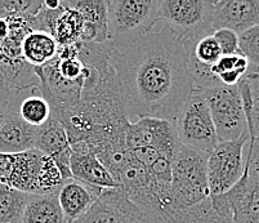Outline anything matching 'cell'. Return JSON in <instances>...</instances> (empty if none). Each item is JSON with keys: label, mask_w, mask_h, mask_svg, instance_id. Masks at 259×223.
Listing matches in <instances>:
<instances>
[{"label": "cell", "mask_w": 259, "mask_h": 223, "mask_svg": "<svg viewBox=\"0 0 259 223\" xmlns=\"http://www.w3.org/2000/svg\"><path fill=\"white\" fill-rule=\"evenodd\" d=\"M249 133L230 142H220L208 156L206 173L210 196L230 191L241 180L246 164Z\"/></svg>", "instance_id": "8"}, {"label": "cell", "mask_w": 259, "mask_h": 223, "mask_svg": "<svg viewBox=\"0 0 259 223\" xmlns=\"http://www.w3.org/2000/svg\"><path fill=\"white\" fill-rule=\"evenodd\" d=\"M239 91L244 105L249 142L259 141V71L255 67H249L248 74L239 83Z\"/></svg>", "instance_id": "19"}, {"label": "cell", "mask_w": 259, "mask_h": 223, "mask_svg": "<svg viewBox=\"0 0 259 223\" xmlns=\"http://www.w3.org/2000/svg\"><path fill=\"white\" fill-rule=\"evenodd\" d=\"M35 149L51 157L57 165L63 181L71 180V145L65 128L57 119L51 116L47 123L36 128Z\"/></svg>", "instance_id": "12"}, {"label": "cell", "mask_w": 259, "mask_h": 223, "mask_svg": "<svg viewBox=\"0 0 259 223\" xmlns=\"http://www.w3.org/2000/svg\"><path fill=\"white\" fill-rule=\"evenodd\" d=\"M210 200L217 212L232 223H259V173L250 170L246 160L241 180Z\"/></svg>", "instance_id": "9"}, {"label": "cell", "mask_w": 259, "mask_h": 223, "mask_svg": "<svg viewBox=\"0 0 259 223\" xmlns=\"http://www.w3.org/2000/svg\"><path fill=\"white\" fill-rule=\"evenodd\" d=\"M15 89L9 85L6 75L0 70V105H8L12 100Z\"/></svg>", "instance_id": "30"}, {"label": "cell", "mask_w": 259, "mask_h": 223, "mask_svg": "<svg viewBox=\"0 0 259 223\" xmlns=\"http://www.w3.org/2000/svg\"><path fill=\"white\" fill-rule=\"evenodd\" d=\"M213 4V31L230 29L240 35L259 25V0H218Z\"/></svg>", "instance_id": "14"}, {"label": "cell", "mask_w": 259, "mask_h": 223, "mask_svg": "<svg viewBox=\"0 0 259 223\" xmlns=\"http://www.w3.org/2000/svg\"><path fill=\"white\" fill-rule=\"evenodd\" d=\"M169 223H232V220L217 212L208 198L190 208L174 210L169 215Z\"/></svg>", "instance_id": "24"}, {"label": "cell", "mask_w": 259, "mask_h": 223, "mask_svg": "<svg viewBox=\"0 0 259 223\" xmlns=\"http://www.w3.org/2000/svg\"><path fill=\"white\" fill-rule=\"evenodd\" d=\"M61 6L63 7V11L56 20L52 36L56 39L60 48H63L79 43L83 32L84 20L76 9L65 6L63 2H61Z\"/></svg>", "instance_id": "21"}, {"label": "cell", "mask_w": 259, "mask_h": 223, "mask_svg": "<svg viewBox=\"0 0 259 223\" xmlns=\"http://www.w3.org/2000/svg\"><path fill=\"white\" fill-rule=\"evenodd\" d=\"M63 183L57 165L36 149L16 154V163L8 186L26 194L56 191Z\"/></svg>", "instance_id": "7"}, {"label": "cell", "mask_w": 259, "mask_h": 223, "mask_svg": "<svg viewBox=\"0 0 259 223\" xmlns=\"http://www.w3.org/2000/svg\"><path fill=\"white\" fill-rule=\"evenodd\" d=\"M214 4L209 0H159V22L182 39L213 34Z\"/></svg>", "instance_id": "5"}, {"label": "cell", "mask_w": 259, "mask_h": 223, "mask_svg": "<svg viewBox=\"0 0 259 223\" xmlns=\"http://www.w3.org/2000/svg\"><path fill=\"white\" fill-rule=\"evenodd\" d=\"M63 4L76 9L84 22L96 26L100 31L108 35L107 0H65Z\"/></svg>", "instance_id": "25"}, {"label": "cell", "mask_w": 259, "mask_h": 223, "mask_svg": "<svg viewBox=\"0 0 259 223\" xmlns=\"http://www.w3.org/2000/svg\"><path fill=\"white\" fill-rule=\"evenodd\" d=\"M30 194L0 183V223H21Z\"/></svg>", "instance_id": "23"}, {"label": "cell", "mask_w": 259, "mask_h": 223, "mask_svg": "<svg viewBox=\"0 0 259 223\" xmlns=\"http://www.w3.org/2000/svg\"><path fill=\"white\" fill-rule=\"evenodd\" d=\"M60 52V46L48 32L35 31L26 35L21 44L22 58L32 67L46 66Z\"/></svg>", "instance_id": "20"}, {"label": "cell", "mask_w": 259, "mask_h": 223, "mask_svg": "<svg viewBox=\"0 0 259 223\" xmlns=\"http://www.w3.org/2000/svg\"><path fill=\"white\" fill-rule=\"evenodd\" d=\"M9 112H11V106L8 105H0V129L4 125L6 120L8 119Z\"/></svg>", "instance_id": "32"}, {"label": "cell", "mask_w": 259, "mask_h": 223, "mask_svg": "<svg viewBox=\"0 0 259 223\" xmlns=\"http://www.w3.org/2000/svg\"><path fill=\"white\" fill-rule=\"evenodd\" d=\"M35 137H36V128L26 124L11 109L8 119L0 129V152L21 154L35 149Z\"/></svg>", "instance_id": "17"}, {"label": "cell", "mask_w": 259, "mask_h": 223, "mask_svg": "<svg viewBox=\"0 0 259 223\" xmlns=\"http://www.w3.org/2000/svg\"><path fill=\"white\" fill-rule=\"evenodd\" d=\"M215 41L220 46L223 56H231L240 53L239 35L230 29H220L213 32Z\"/></svg>", "instance_id": "28"}, {"label": "cell", "mask_w": 259, "mask_h": 223, "mask_svg": "<svg viewBox=\"0 0 259 223\" xmlns=\"http://www.w3.org/2000/svg\"><path fill=\"white\" fill-rule=\"evenodd\" d=\"M41 8L43 2L36 0H0V18L6 20L20 15L36 16Z\"/></svg>", "instance_id": "27"}, {"label": "cell", "mask_w": 259, "mask_h": 223, "mask_svg": "<svg viewBox=\"0 0 259 223\" xmlns=\"http://www.w3.org/2000/svg\"><path fill=\"white\" fill-rule=\"evenodd\" d=\"M250 63L241 53L222 56L220 61L210 69L211 74L220 80L222 85L236 86L248 74Z\"/></svg>", "instance_id": "22"}, {"label": "cell", "mask_w": 259, "mask_h": 223, "mask_svg": "<svg viewBox=\"0 0 259 223\" xmlns=\"http://www.w3.org/2000/svg\"><path fill=\"white\" fill-rule=\"evenodd\" d=\"M72 223H151L121 189L103 190L100 198Z\"/></svg>", "instance_id": "11"}, {"label": "cell", "mask_w": 259, "mask_h": 223, "mask_svg": "<svg viewBox=\"0 0 259 223\" xmlns=\"http://www.w3.org/2000/svg\"><path fill=\"white\" fill-rule=\"evenodd\" d=\"M16 154H2L0 152V183L8 186L9 180L15 169Z\"/></svg>", "instance_id": "29"}, {"label": "cell", "mask_w": 259, "mask_h": 223, "mask_svg": "<svg viewBox=\"0 0 259 223\" xmlns=\"http://www.w3.org/2000/svg\"><path fill=\"white\" fill-rule=\"evenodd\" d=\"M208 156L181 145L171 161L173 210L190 208L210 198L206 173Z\"/></svg>", "instance_id": "3"}, {"label": "cell", "mask_w": 259, "mask_h": 223, "mask_svg": "<svg viewBox=\"0 0 259 223\" xmlns=\"http://www.w3.org/2000/svg\"><path fill=\"white\" fill-rule=\"evenodd\" d=\"M103 189L88 186L79 181L67 180L63 181L58 190V201L62 209L66 223H72L87 213L94 201L100 198Z\"/></svg>", "instance_id": "15"}, {"label": "cell", "mask_w": 259, "mask_h": 223, "mask_svg": "<svg viewBox=\"0 0 259 223\" xmlns=\"http://www.w3.org/2000/svg\"><path fill=\"white\" fill-rule=\"evenodd\" d=\"M239 51L259 71V25L239 35Z\"/></svg>", "instance_id": "26"}, {"label": "cell", "mask_w": 259, "mask_h": 223, "mask_svg": "<svg viewBox=\"0 0 259 223\" xmlns=\"http://www.w3.org/2000/svg\"><path fill=\"white\" fill-rule=\"evenodd\" d=\"M159 0H107L108 40L116 51L137 43L159 22Z\"/></svg>", "instance_id": "2"}, {"label": "cell", "mask_w": 259, "mask_h": 223, "mask_svg": "<svg viewBox=\"0 0 259 223\" xmlns=\"http://www.w3.org/2000/svg\"><path fill=\"white\" fill-rule=\"evenodd\" d=\"M43 4L46 8L52 9V11H56L61 7V2H58V0H44Z\"/></svg>", "instance_id": "33"}, {"label": "cell", "mask_w": 259, "mask_h": 223, "mask_svg": "<svg viewBox=\"0 0 259 223\" xmlns=\"http://www.w3.org/2000/svg\"><path fill=\"white\" fill-rule=\"evenodd\" d=\"M9 105L26 124L35 128L43 125L52 116L51 105L44 97L40 85L15 89Z\"/></svg>", "instance_id": "16"}, {"label": "cell", "mask_w": 259, "mask_h": 223, "mask_svg": "<svg viewBox=\"0 0 259 223\" xmlns=\"http://www.w3.org/2000/svg\"><path fill=\"white\" fill-rule=\"evenodd\" d=\"M202 96L210 111L220 142L236 141L248 133L239 86L220 85L202 89Z\"/></svg>", "instance_id": "6"}, {"label": "cell", "mask_w": 259, "mask_h": 223, "mask_svg": "<svg viewBox=\"0 0 259 223\" xmlns=\"http://www.w3.org/2000/svg\"><path fill=\"white\" fill-rule=\"evenodd\" d=\"M58 190L30 195L21 223H66L58 201Z\"/></svg>", "instance_id": "18"}, {"label": "cell", "mask_w": 259, "mask_h": 223, "mask_svg": "<svg viewBox=\"0 0 259 223\" xmlns=\"http://www.w3.org/2000/svg\"><path fill=\"white\" fill-rule=\"evenodd\" d=\"M125 145L129 150L154 147L173 161L181 142L178 140L176 125L171 121L142 117L128 125Z\"/></svg>", "instance_id": "10"}, {"label": "cell", "mask_w": 259, "mask_h": 223, "mask_svg": "<svg viewBox=\"0 0 259 223\" xmlns=\"http://www.w3.org/2000/svg\"><path fill=\"white\" fill-rule=\"evenodd\" d=\"M110 65L129 123L142 117L174 121L195 88L182 39L166 26L121 51Z\"/></svg>", "instance_id": "1"}, {"label": "cell", "mask_w": 259, "mask_h": 223, "mask_svg": "<svg viewBox=\"0 0 259 223\" xmlns=\"http://www.w3.org/2000/svg\"><path fill=\"white\" fill-rule=\"evenodd\" d=\"M71 151L70 169L74 180L98 189H119L110 170L85 142L72 143Z\"/></svg>", "instance_id": "13"}, {"label": "cell", "mask_w": 259, "mask_h": 223, "mask_svg": "<svg viewBox=\"0 0 259 223\" xmlns=\"http://www.w3.org/2000/svg\"><path fill=\"white\" fill-rule=\"evenodd\" d=\"M174 125L181 145L200 154L209 156L220 143L202 89L199 86L192 89Z\"/></svg>", "instance_id": "4"}, {"label": "cell", "mask_w": 259, "mask_h": 223, "mask_svg": "<svg viewBox=\"0 0 259 223\" xmlns=\"http://www.w3.org/2000/svg\"><path fill=\"white\" fill-rule=\"evenodd\" d=\"M9 34V26L7 20L4 18H0V43H3L6 40L7 37H8Z\"/></svg>", "instance_id": "31"}]
</instances>
